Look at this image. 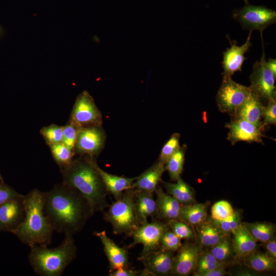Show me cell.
Masks as SVG:
<instances>
[{"label": "cell", "instance_id": "cell-1", "mask_svg": "<svg viewBox=\"0 0 276 276\" xmlns=\"http://www.w3.org/2000/svg\"><path fill=\"white\" fill-rule=\"evenodd\" d=\"M44 193L45 215L54 231L65 236L80 232L94 215L84 197L63 182Z\"/></svg>", "mask_w": 276, "mask_h": 276}, {"label": "cell", "instance_id": "cell-2", "mask_svg": "<svg viewBox=\"0 0 276 276\" xmlns=\"http://www.w3.org/2000/svg\"><path fill=\"white\" fill-rule=\"evenodd\" d=\"M96 162L89 156L79 157L60 168L63 182L75 189L87 200L91 211L103 212L109 204L108 193L96 168Z\"/></svg>", "mask_w": 276, "mask_h": 276}, {"label": "cell", "instance_id": "cell-3", "mask_svg": "<svg viewBox=\"0 0 276 276\" xmlns=\"http://www.w3.org/2000/svg\"><path fill=\"white\" fill-rule=\"evenodd\" d=\"M25 216L11 233L30 248L49 245L54 231L44 214V193L37 189L24 196Z\"/></svg>", "mask_w": 276, "mask_h": 276}, {"label": "cell", "instance_id": "cell-4", "mask_svg": "<svg viewBox=\"0 0 276 276\" xmlns=\"http://www.w3.org/2000/svg\"><path fill=\"white\" fill-rule=\"evenodd\" d=\"M77 247L73 236H65L54 248L37 245L31 248L29 262L34 272L41 276H60L76 258Z\"/></svg>", "mask_w": 276, "mask_h": 276}, {"label": "cell", "instance_id": "cell-5", "mask_svg": "<svg viewBox=\"0 0 276 276\" xmlns=\"http://www.w3.org/2000/svg\"><path fill=\"white\" fill-rule=\"evenodd\" d=\"M135 194L133 188L124 191L121 196L103 212L104 219L111 225L114 234H124L130 237L140 225L135 209Z\"/></svg>", "mask_w": 276, "mask_h": 276}, {"label": "cell", "instance_id": "cell-6", "mask_svg": "<svg viewBox=\"0 0 276 276\" xmlns=\"http://www.w3.org/2000/svg\"><path fill=\"white\" fill-rule=\"evenodd\" d=\"M245 5L233 11V16L246 30L261 32L276 21V12L263 6Z\"/></svg>", "mask_w": 276, "mask_h": 276}, {"label": "cell", "instance_id": "cell-7", "mask_svg": "<svg viewBox=\"0 0 276 276\" xmlns=\"http://www.w3.org/2000/svg\"><path fill=\"white\" fill-rule=\"evenodd\" d=\"M251 91L249 87L235 82L232 77L223 76L216 96L218 109L222 112L232 115L246 100Z\"/></svg>", "mask_w": 276, "mask_h": 276}, {"label": "cell", "instance_id": "cell-8", "mask_svg": "<svg viewBox=\"0 0 276 276\" xmlns=\"http://www.w3.org/2000/svg\"><path fill=\"white\" fill-rule=\"evenodd\" d=\"M169 227L168 224L156 220L141 224L131 235L133 241L127 247L129 249L139 244L143 245L142 252L138 258L140 260L151 252L160 249L162 236Z\"/></svg>", "mask_w": 276, "mask_h": 276}, {"label": "cell", "instance_id": "cell-9", "mask_svg": "<svg viewBox=\"0 0 276 276\" xmlns=\"http://www.w3.org/2000/svg\"><path fill=\"white\" fill-rule=\"evenodd\" d=\"M69 122L79 128L101 126V113L87 91H83L77 97Z\"/></svg>", "mask_w": 276, "mask_h": 276}, {"label": "cell", "instance_id": "cell-10", "mask_svg": "<svg viewBox=\"0 0 276 276\" xmlns=\"http://www.w3.org/2000/svg\"><path fill=\"white\" fill-rule=\"evenodd\" d=\"M263 44L262 56L259 61H256L250 75V85L252 92L262 100L268 101L275 97V78L268 68L265 59V54Z\"/></svg>", "mask_w": 276, "mask_h": 276}, {"label": "cell", "instance_id": "cell-11", "mask_svg": "<svg viewBox=\"0 0 276 276\" xmlns=\"http://www.w3.org/2000/svg\"><path fill=\"white\" fill-rule=\"evenodd\" d=\"M105 141V134L101 126L80 128L75 147V152L90 157L98 154Z\"/></svg>", "mask_w": 276, "mask_h": 276}, {"label": "cell", "instance_id": "cell-12", "mask_svg": "<svg viewBox=\"0 0 276 276\" xmlns=\"http://www.w3.org/2000/svg\"><path fill=\"white\" fill-rule=\"evenodd\" d=\"M229 129L227 139L232 145L239 141L248 143L262 142V131L264 126L241 119H233L225 126Z\"/></svg>", "mask_w": 276, "mask_h": 276}, {"label": "cell", "instance_id": "cell-13", "mask_svg": "<svg viewBox=\"0 0 276 276\" xmlns=\"http://www.w3.org/2000/svg\"><path fill=\"white\" fill-rule=\"evenodd\" d=\"M173 252L159 249L141 259L144 268L140 275H168L171 273Z\"/></svg>", "mask_w": 276, "mask_h": 276}, {"label": "cell", "instance_id": "cell-14", "mask_svg": "<svg viewBox=\"0 0 276 276\" xmlns=\"http://www.w3.org/2000/svg\"><path fill=\"white\" fill-rule=\"evenodd\" d=\"M24 196L0 205V231L11 233L23 220L25 216Z\"/></svg>", "mask_w": 276, "mask_h": 276}, {"label": "cell", "instance_id": "cell-15", "mask_svg": "<svg viewBox=\"0 0 276 276\" xmlns=\"http://www.w3.org/2000/svg\"><path fill=\"white\" fill-rule=\"evenodd\" d=\"M173 258L171 274L186 276L196 269L199 257L198 248L194 245L185 243Z\"/></svg>", "mask_w": 276, "mask_h": 276}, {"label": "cell", "instance_id": "cell-16", "mask_svg": "<svg viewBox=\"0 0 276 276\" xmlns=\"http://www.w3.org/2000/svg\"><path fill=\"white\" fill-rule=\"evenodd\" d=\"M94 235L101 241L109 262V271L129 266L128 248L121 247L107 235L105 231L95 232Z\"/></svg>", "mask_w": 276, "mask_h": 276}, {"label": "cell", "instance_id": "cell-17", "mask_svg": "<svg viewBox=\"0 0 276 276\" xmlns=\"http://www.w3.org/2000/svg\"><path fill=\"white\" fill-rule=\"evenodd\" d=\"M251 32L250 31L246 42L242 45L238 46L236 43H231V47L223 52L222 62L223 76L232 77L235 72L242 71V64L246 59L244 54L251 46Z\"/></svg>", "mask_w": 276, "mask_h": 276}, {"label": "cell", "instance_id": "cell-18", "mask_svg": "<svg viewBox=\"0 0 276 276\" xmlns=\"http://www.w3.org/2000/svg\"><path fill=\"white\" fill-rule=\"evenodd\" d=\"M264 107L261 99L251 91L246 100L232 116L233 119H243L251 123L265 126L262 120Z\"/></svg>", "mask_w": 276, "mask_h": 276}, {"label": "cell", "instance_id": "cell-19", "mask_svg": "<svg viewBox=\"0 0 276 276\" xmlns=\"http://www.w3.org/2000/svg\"><path fill=\"white\" fill-rule=\"evenodd\" d=\"M156 212L157 217L168 221L178 219L181 204L161 188L156 189Z\"/></svg>", "mask_w": 276, "mask_h": 276}, {"label": "cell", "instance_id": "cell-20", "mask_svg": "<svg viewBox=\"0 0 276 276\" xmlns=\"http://www.w3.org/2000/svg\"><path fill=\"white\" fill-rule=\"evenodd\" d=\"M165 165L158 160L136 177L132 188L138 191L153 193L162 180V176L165 171Z\"/></svg>", "mask_w": 276, "mask_h": 276}, {"label": "cell", "instance_id": "cell-21", "mask_svg": "<svg viewBox=\"0 0 276 276\" xmlns=\"http://www.w3.org/2000/svg\"><path fill=\"white\" fill-rule=\"evenodd\" d=\"M96 168L103 181L108 194L113 196L115 200L119 198L123 192L132 188L136 177L128 178L110 174L99 167Z\"/></svg>", "mask_w": 276, "mask_h": 276}, {"label": "cell", "instance_id": "cell-22", "mask_svg": "<svg viewBox=\"0 0 276 276\" xmlns=\"http://www.w3.org/2000/svg\"><path fill=\"white\" fill-rule=\"evenodd\" d=\"M232 233L233 250L238 257L245 258L255 250L256 241L242 223Z\"/></svg>", "mask_w": 276, "mask_h": 276}, {"label": "cell", "instance_id": "cell-23", "mask_svg": "<svg viewBox=\"0 0 276 276\" xmlns=\"http://www.w3.org/2000/svg\"><path fill=\"white\" fill-rule=\"evenodd\" d=\"M135 203L140 224L148 222L149 217L155 215L156 202L153 193L135 190Z\"/></svg>", "mask_w": 276, "mask_h": 276}, {"label": "cell", "instance_id": "cell-24", "mask_svg": "<svg viewBox=\"0 0 276 276\" xmlns=\"http://www.w3.org/2000/svg\"><path fill=\"white\" fill-rule=\"evenodd\" d=\"M175 183L164 182V186L168 194L173 197L181 205L195 202L194 191L189 185L180 177Z\"/></svg>", "mask_w": 276, "mask_h": 276}, {"label": "cell", "instance_id": "cell-25", "mask_svg": "<svg viewBox=\"0 0 276 276\" xmlns=\"http://www.w3.org/2000/svg\"><path fill=\"white\" fill-rule=\"evenodd\" d=\"M207 205L205 203L181 205L178 219L190 225H196L205 221Z\"/></svg>", "mask_w": 276, "mask_h": 276}, {"label": "cell", "instance_id": "cell-26", "mask_svg": "<svg viewBox=\"0 0 276 276\" xmlns=\"http://www.w3.org/2000/svg\"><path fill=\"white\" fill-rule=\"evenodd\" d=\"M198 233L201 244L212 248L226 236L213 221H204L198 225Z\"/></svg>", "mask_w": 276, "mask_h": 276}, {"label": "cell", "instance_id": "cell-27", "mask_svg": "<svg viewBox=\"0 0 276 276\" xmlns=\"http://www.w3.org/2000/svg\"><path fill=\"white\" fill-rule=\"evenodd\" d=\"M243 224L256 241L265 243L274 239L275 228L273 224L258 222Z\"/></svg>", "mask_w": 276, "mask_h": 276}, {"label": "cell", "instance_id": "cell-28", "mask_svg": "<svg viewBox=\"0 0 276 276\" xmlns=\"http://www.w3.org/2000/svg\"><path fill=\"white\" fill-rule=\"evenodd\" d=\"M244 263L250 269L259 272L270 271L275 267V260L268 254L255 251L245 257Z\"/></svg>", "mask_w": 276, "mask_h": 276}, {"label": "cell", "instance_id": "cell-29", "mask_svg": "<svg viewBox=\"0 0 276 276\" xmlns=\"http://www.w3.org/2000/svg\"><path fill=\"white\" fill-rule=\"evenodd\" d=\"M186 146H182L168 159L165 164V170L171 179L176 181L180 177L183 169Z\"/></svg>", "mask_w": 276, "mask_h": 276}, {"label": "cell", "instance_id": "cell-30", "mask_svg": "<svg viewBox=\"0 0 276 276\" xmlns=\"http://www.w3.org/2000/svg\"><path fill=\"white\" fill-rule=\"evenodd\" d=\"M53 158L60 168L70 165L74 160L75 152L62 143L50 146Z\"/></svg>", "mask_w": 276, "mask_h": 276}, {"label": "cell", "instance_id": "cell-31", "mask_svg": "<svg viewBox=\"0 0 276 276\" xmlns=\"http://www.w3.org/2000/svg\"><path fill=\"white\" fill-rule=\"evenodd\" d=\"M224 266L223 262L218 261L210 252L199 256L196 266L197 273L195 275L201 274L221 266Z\"/></svg>", "mask_w": 276, "mask_h": 276}, {"label": "cell", "instance_id": "cell-32", "mask_svg": "<svg viewBox=\"0 0 276 276\" xmlns=\"http://www.w3.org/2000/svg\"><path fill=\"white\" fill-rule=\"evenodd\" d=\"M231 204L227 201L220 200L212 206L211 217L215 221H223L231 217L235 213Z\"/></svg>", "mask_w": 276, "mask_h": 276}, {"label": "cell", "instance_id": "cell-33", "mask_svg": "<svg viewBox=\"0 0 276 276\" xmlns=\"http://www.w3.org/2000/svg\"><path fill=\"white\" fill-rule=\"evenodd\" d=\"M233 251L232 242L225 236L211 248L210 252L218 261L224 262L231 257Z\"/></svg>", "mask_w": 276, "mask_h": 276}, {"label": "cell", "instance_id": "cell-34", "mask_svg": "<svg viewBox=\"0 0 276 276\" xmlns=\"http://www.w3.org/2000/svg\"><path fill=\"white\" fill-rule=\"evenodd\" d=\"M40 132L49 146L62 143L63 126L52 124L42 128Z\"/></svg>", "mask_w": 276, "mask_h": 276}, {"label": "cell", "instance_id": "cell-35", "mask_svg": "<svg viewBox=\"0 0 276 276\" xmlns=\"http://www.w3.org/2000/svg\"><path fill=\"white\" fill-rule=\"evenodd\" d=\"M180 134L173 133L163 147L158 161L165 164L168 159L179 148Z\"/></svg>", "mask_w": 276, "mask_h": 276}, {"label": "cell", "instance_id": "cell-36", "mask_svg": "<svg viewBox=\"0 0 276 276\" xmlns=\"http://www.w3.org/2000/svg\"><path fill=\"white\" fill-rule=\"evenodd\" d=\"M181 240L169 227L162 236L160 241V249L172 252L176 251L182 245Z\"/></svg>", "mask_w": 276, "mask_h": 276}, {"label": "cell", "instance_id": "cell-37", "mask_svg": "<svg viewBox=\"0 0 276 276\" xmlns=\"http://www.w3.org/2000/svg\"><path fill=\"white\" fill-rule=\"evenodd\" d=\"M168 224L173 232L181 239L190 240L194 237V233L190 225L179 219L169 220Z\"/></svg>", "mask_w": 276, "mask_h": 276}, {"label": "cell", "instance_id": "cell-38", "mask_svg": "<svg viewBox=\"0 0 276 276\" xmlns=\"http://www.w3.org/2000/svg\"><path fill=\"white\" fill-rule=\"evenodd\" d=\"M80 128L71 122L63 126L62 143L75 152V147L79 130Z\"/></svg>", "mask_w": 276, "mask_h": 276}, {"label": "cell", "instance_id": "cell-39", "mask_svg": "<svg viewBox=\"0 0 276 276\" xmlns=\"http://www.w3.org/2000/svg\"><path fill=\"white\" fill-rule=\"evenodd\" d=\"M213 221L225 235L233 233L241 225V217L238 212H235L230 218L223 221Z\"/></svg>", "mask_w": 276, "mask_h": 276}, {"label": "cell", "instance_id": "cell-40", "mask_svg": "<svg viewBox=\"0 0 276 276\" xmlns=\"http://www.w3.org/2000/svg\"><path fill=\"white\" fill-rule=\"evenodd\" d=\"M263 123L264 126L276 124V98L268 101L267 105L264 107L263 112Z\"/></svg>", "mask_w": 276, "mask_h": 276}, {"label": "cell", "instance_id": "cell-41", "mask_svg": "<svg viewBox=\"0 0 276 276\" xmlns=\"http://www.w3.org/2000/svg\"><path fill=\"white\" fill-rule=\"evenodd\" d=\"M23 195L19 194L13 188L0 181V205Z\"/></svg>", "mask_w": 276, "mask_h": 276}, {"label": "cell", "instance_id": "cell-42", "mask_svg": "<svg viewBox=\"0 0 276 276\" xmlns=\"http://www.w3.org/2000/svg\"><path fill=\"white\" fill-rule=\"evenodd\" d=\"M109 276H137L139 272L135 270L129 268V266L124 267L109 272Z\"/></svg>", "mask_w": 276, "mask_h": 276}, {"label": "cell", "instance_id": "cell-43", "mask_svg": "<svg viewBox=\"0 0 276 276\" xmlns=\"http://www.w3.org/2000/svg\"><path fill=\"white\" fill-rule=\"evenodd\" d=\"M265 243L268 254L274 259H276V241L275 238Z\"/></svg>", "mask_w": 276, "mask_h": 276}, {"label": "cell", "instance_id": "cell-44", "mask_svg": "<svg viewBox=\"0 0 276 276\" xmlns=\"http://www.w3.org/2000/svg\"><path fill=\"white\" fill-rule=\"evenodd\" d=\"M226 273L224 266H223L206 272L200 276H223Z\"/></svg>", "mask_w": 276, "mask_h": 276}, {"label": "cell", "instance_id": "cell-45", "mask_svg": "<svg viewBox=\"0 0 276 276\" xmlns=\"http://www.w3.org/2000/svg\"><path fill=\"white\" fill-rule=\"evenodd\" d=\"M268 68L270 70L274 77L276 78V60L275 59L269 58L266 61Z\"/></svg>", "mask_w": 276, "mask_h": 276}, {"label": "cell", "instance_id": "cell-46", "mask_svg": "<svg viewBox=\"0 0 276 276\" xmlns=\"http://www.w3.org/2000/svg\"><path fill=\"white\" fill-rule=\"evenodd\" d=\"M3 29L1 26H0V37L2 36V35L3 34Z\"/></svg>", "mask_w": 276, "mask_h": 276}, {"label": "cell", "instance_id": "cell-47", "mask_svg": "<svg viewBox=\"0 0 276 276\" xmlns=\"http://www.w3.org/2000/svg\"><path fill=\"white\" fill-rule=\"evenodd\" d=\"M0 181H4L3 180V176L0 172Z\"/></svg>", "mask_w": 276, "mask_h": 276}, {"label": "cell", "instance_id": "cell-48", "mask_svg": "<svg viewBox=\"0 0 276 276\" xmlns=\"http://www.w3.org/2000/svg\"><path fill=\"white\" fill-rule=\"evenodd\" d=\"M244 2H245V3H247V2H248V0H244Z\"/></svg>", "mask_w": 276, "mask_h": 276}]
</instances>
